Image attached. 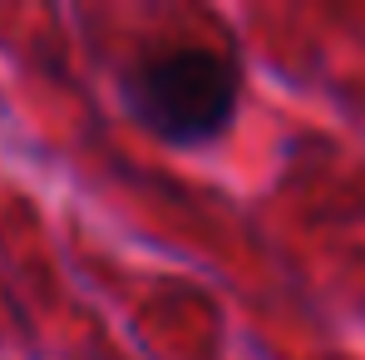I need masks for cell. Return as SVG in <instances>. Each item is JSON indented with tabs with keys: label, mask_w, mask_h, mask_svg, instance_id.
<instances>
[{
	"label": "cell",
	"mask_w": 365,
	"mask_h": 360,
	"mask_svg": "<svg viewBox=\"0 0 365 360\" xmlns=\"http://www.w3.org/2000/svg\"><path fill=\"white\" fill-rule=\"evenodd\" d=\"M123 104L158 138L192 148L232 123L237 69L207 45H168L123 74Z\"/></svg>",
	"instance_id": "1"
}]
</instances>
